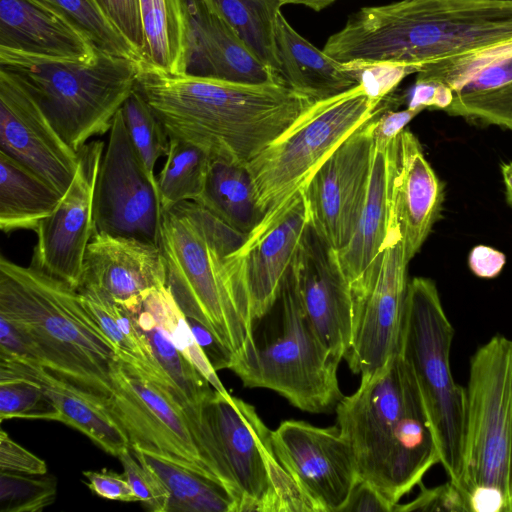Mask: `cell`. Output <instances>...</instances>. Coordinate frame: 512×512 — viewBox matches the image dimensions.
I'll use <instances>...</instances> for the list:
<instances>
[{
    "label": "cell",
    "instance_id": "6",
    "mask_svg": "<svg viewBox=\"0 0 512 512\" xmlns=\"http://www.w3.org/2000/svg\"><path fill=\"white\" fill-rule=\"evenodd\" d=\"M462 459L450 483L462 511L512 512V339L496 334L469 362Z\"/></svg>",
    "mask_w": 512,
    "mask_h": 512
},
{
    "label": "cell",
    "instance_id": "27",
    "mask_svg": "<svg viewBox=\"0 0 512 512\" xmlns=\"http://www.w3.org/2000/svg\"><path fill=\"white\" fill-rule=\"evenodd\" d=\"M278 75L312 102L341 94L360 84L357 70L319 50L287 21L280 11L275 21Z\"/></svg>",
    "mask_w": 512,
    "mask_h": 512
},
{
    "label": "cell",
    "instance_id": "8",
    "mask_svg": "<svg viewBox=\"0 0 512 512\" xmlns=\"http://www.w3.org/2000/svg\"><path fill=\"white\" fill-rule=\"evenodd\" d=\"M198 428L205 465L235 498L238 512H316L277 460L272 430L253 405L214 390L201 406Z\"/></svg>",
    "mask_w": 512,
    "mask_h": 512
},
{
    "label": "cell",
    "instance_id": "38",
    "mask_svg": "<svg viewBox=\"0 0 512 512\" xmlns=\"http://www.w3.org/2000/svg\"><path fill=\"white\" fill-rule=\"evenodd\" d=\"M121 113L131 141L153 177L157 160L169 150V135L151 106L136 88L125 100Z\"/></svg>",
    "mask_w": 512,
    "mask_h": 512
},
{
    "label": "cell",
    "instance_id": "14",
    "mask_svg": "<svg viewBox=\"0 0 512 512\" xmlns=\"http://www.w3.org/2000/svg\"><path fill=\"white\" fill-rule=\"evenodd\" d=\"M111 381L112 394L104 407L130 446L164 454L212 476L199 449L197 427L171 394L119 358L112 364Z\"/></svg>",
    "mask_w": 512,
    "mask_h": 512
},
{
    "label": "cell",
    "instance_id": "35",
    "mask_svg": "<svg viewBox=\"0 0 512 512\" xmlns=\"http://www.w3.org/2000/svg\"><path fill=\"white\" fill-rule=\"evenodd\" d=\"M203 1L236 32L266 66L278 74L275 21L282 7L279 0Z\"/></svg>",
    "mask_w": 512,
    "mask_h": 512
},
{
    "label": "cell",
    "instance_id": "20",
    "mask_svg": "<svg viewBox=\"0 0 512 512\" xmlns=\"http://www.w3.org/2000/svg\"><path fill=\"white\" fill-rule=\"evenodd\" d=\"M0 152L64 195L79 155L59 135L28 93L0 71Z\"/></svg>",
    "mask_w": 512,
    "mask_h": 512
},
{
    "label": "cell",
    "instance_id": "3",
    "mask_svg": "<svg viewBox=\"0 0 512 512\" xmlns=\"http://www.w3.org/2000/svg\"><path fill=\"white\" fill-rule=\"evenodd\" d=\"M335 411L359 479L394 507L440 463L416 379L400 351L383 369L360 379Z\"/></svg>",
    "mask_w": 512,
    "mask_h": 512
},
{
    "label": "cell",
    "instance_id": "29",
    "mask_svg": "<svg viewBox=\"0 0 512 512\" xmlns=\"http://www.w3.org/2000/svg\"><path fill=\"white\" fill-rule=\"evenodd\" d=\"M134 456L166 486L168 512H238L237 501L214 477L164 454L131 445Z\"/></svg>",
    "mask_w": 512,
    "mask_h": 512
},
{
    "label": "cell",
    "instance_id": "4",
    "mask_svg": "<svg viewBox=\"0 0 512 512\" xmlns=\"http://www.w3.org/2000/svg\"><path fill=\"white\" fill-rule=\"evenodd\" d=\"M246 236L194 201L162 211L159 246L167 287L185 316L232 353L230 370L256 349L255 323L232 260Z\"/></svg>",
    "mask_w": 512,
    "mask_h": 512
},
{
    "label": "cell",
    "instance_id": "44",
    "mask_svg": "<svg viewBox=\"0 0 512 512\" xmlns=\"http://www.w3.org/2000/svg\"><path fill=\"white\" fill-rule=\"evenodd\" d=\"M88 488L96 495L123 502L138 501L126 476L112 470L84 471Z\"/></svg>",
    "mask_w": 512,
    "mask_h": 512
},
{
    "label": "cell",
    "instance_id": "22",
    "mask_svg": "<svg viewBox=\"0 0 512 512\" xmlns=\"http://www.w3.org/2000/svg\"><path fill=\"white\" fill-rule=\"evenodd\" d=\"M84 285L97 286L128 310H135L148 293L167 285L160 246L135 238L93 233L80 287Z\"/></svg>",
    "mask_w": 512,
    "mask_h": 512
},
{
    "label": "cell",
    "instance_id": "11",
    "mask_svg": "<svg viewBox=\"0 0 512 512\" xmlns=\"http://www.w3.org/2000/svg\"><path fill=\"white\" fill-rule=\"evenodd\" d=\"M279 301L276 335L261 345L256 343L254 354L231 370L246 387L272 390L305 412H329L344 396L337 377L340 362L310 324L291 268Z\"/></svg>",
    "mask_w": 512,
    "mask_h": 512
},
{
    "label": "cell",
    "instance_id": "24",
    "mask_svg": "<svg viewBox=\"0 0 512 512\" xmlns=\"http://www.w3.org/2000/svg\"><path fill=\"white\" fill-rule=\"evenodd\" d=\"M398 138L388 145L374 143L365 198L347 244L336 251L350 286L365 277L386 245L392 225V185Z\"/></svg>",
    "mask_w": 512,
    "mask_h": 512
},
{
    "label": "cell",
    "instance_id": "26",
    "mask_svg": "<svg viewBox=\"0 0 512 512\" xmlns=\"http://www.w3.org/2000/svg\"><path fill=\"white\" fill-rule=\"evenodd\" d=\"M0 48L69 60H90L98 53L67 22L34 0H0Z\"/></svg>",
    "mask_w": 512,
    "mask_h": 512
},
{
    "label": "cell",
    "instance_id": "12",
    "mask_svg": "<svg viewBox=\"0 0 512 512\" xmlns=\"http://www.w3.org/2000/svg\"><path fill=\"white\" fill-rule=\"evenodd\" d=\"M408 264L399 229L393 224L377 261L351 287L353 341L345 360L360 379L373 376L400 351Z\"/></svg>",
    "mask_w": 512,
    "mask_h": 512
},
{
    "label": "cell",
    "instance_id": "32",
    "mask_svg": "<svg viewBox=\"0 0 512 512\" xmlns=\"http://www.w3.org/2000/svg\"><path fill=\"white\" fill-rule=\"evenodd\" d=\"M444 112L480 126L512 131V56L485 68L454 90Z\"/></svg>",
    "mask_w": 512,
    "mask_h": 512
},
{
    "label": "cell",
    "instance_id": "15",
    "mask_svg": "<svg viewBox=\"0 0 512 512\" xmlns=\"http://www.w3.org/2000/svg\"><path fill=\"white\" fill-rule=\"evenodd\" d=\"M275 456L316 512H342L360 480L351 448L337 425L285 420L272 430Z\"/></svg>",
    "mask_w": 512,
    "mask_h": 512
},
{
    "label": "cell",
    "instance_id": "43",
    "mask_svg": "<svg viewBox=\"0 0 512 512\" xmlns=\"http://www.w3.org/2000/svg\"><path fill=\"white\" fill-rule=\"evenodd\" d=\"M0 471L25 475L47 474L45 461L0 431Z\"/></svg>",
    "mask_w": 512,
    "mask_h": 512
},
{
    "label": "cell",
    "instance_id": "13",
    "mask_svg": "<svg viewBox=\"0 0 512 512\" xmlns=\"http://www.w3.org/2000/svg\"><path fill=\"white\" fill-rule=\"evenodd\" d=\"M161 221L156 177L145 167L119 110L96 178L93 233L159 245Z\"/></svg>",
    "mask_w": 512,
    "mask_h": 512
},
{
    "label": "cell",
    "instance_id": "21",
    "mask_svg": "<svg viewBox=\"0 0 512 512\" xmlns=\"http://www.w3.org/2000/svg\"><path fill=\"white\" fill-rule=\"evenodd\" d=\"M182 4L181 75L243 84L284 83L203 0H182Z\"/></svg>",
    "mask_w": 512,
    "mask_h": 512
},
{
    "label": "cell",
    "instance_id": "34",
    "mask_svg": "<svg viewBox=\"0 0 512 512\" xmlns=\"http://www.w3.org/2000/svg\"><path fill=\"white\" fill-rule=\"evenodd\" d=\"M145 37L144 67L181 75L184 56L182 0H140Z\"/></svg>",
    "mask_w": 512,
    "mask_h": 512
},
{
    "label": "cell",
    "instance_id": "9",
    "mask_svg": "<svg viewBox=\"0 0 512 512\" xmlns=\"http://www.w3.org/2000/svg\"><path fill=\"white\" fill-rule=\"evenodd\" d=\"M454 334L435 282L426 277L409 280L400 353L416 379L450 483L461 468L465 407L464 387L455 382L450 366Z\"/></svg>",
    "mask_w": 512,
    "mask_h": 512
},
{
    "label": "cell",
    "instance_id": "45",
    "mask_svg": "<svg viewBox=\"0 0 512 512\" xmlns=\"http://www.w3.org/2000/svg\"><path fill=\"white\" fill-rule=\"evenodd\" d=\"M419 495L407 504H397L393 512L408 511H462L459 497L453 486L447 481L445 484L427 489L421 484Z\"/></svg>",
    "mask_w": 512,
    "mask_h": 512
},
{
    "label": "cell",
    "instance_id": "23",
    "mask_svg": "<svg viewBox=\"0 0 512 512\" xmlns=\"http://www.w3.org/2000/svg\"><path fill=\"white\" fill-rule=\"evenodd\" d=\"M444 201V185L427 161L418 138L407 128L398 138L392 185V222L399 229L405 258L420 251Z\"/></svg>",
    "mask_w": 512,
    "mask_h": 512
},
{
    "label": "cell",
    "instance_id": "51",
    "mask_svg": "<svg viewBox=\"0 0 512 512\" xmlns=\"http://www.w3.org/2000/svg\"><path fill=\"white\" fill-rule=\"evenodd\" d=\"M503 184L505 187V199L512 208V160L500 165Z\"/></svg>",
    "mask_w": 512,
    "mask_h": 512
},
{
    "label": "cell",
    "instance_id": "42",
    "mask_svg": "<svg viewBox=\"0 0 512 512\" xmlns=\"http://www.w3.org/2000/svg\"><path fill=\"white\" fill-rule=\"evenodd\" d=\"M96 1L108 20L144 60L146 42L141 19L140 0Z\"/></svg>",
    "mask_w": 512,
    "mask_h": 512
},
{
    "label": "cell",
    "instance_id": "39",
    "mask_svg": "<svg viewBox=\"0 0 512 512\" xmlns=\"http://www.w3.org/2000/svg\"><path fill=\"white\" fill-rule=\"evenodd\" d=\"M57 494L53 476L0 471V512H38L51 505Z\"/></svg>",
    "mask_w": 512,
    "mask_h": 512
},
{
    "label": "cell",
    "instance_id": "33",
    "mask_svg": "<svg viewBox=\"0 0 512 512\" xmlns=\"http://www.w3.org/2000/svg\"><path fill=\"white\" fill-rule=\"evenodd\" d=\"M230 227L248 234L263 218L245 165L212 160L196 202Z\"/></svg>",
    "mask_w": 512,
    "mask_h": 512
},
{
    "label": "cell",
    "instance_id": "47",
    "mask_svg": "<svg viewBox=\"0 0 512 512\" xmlns=\"http://www.w3.org/2000/svg\"><path fill=\"white\" fill-rule=\"evenodd\" d=\"M422 110L406 108L404 110L384 109L376 118L373 136L374 143L388 145L406 129L407 124Z\"/></svg>",
    "mask_w": 512,
    "mask_h": 512
},
{
    "label": "cell",
    "instance_id": "49",
    "mask_svg": "<svg viewBox=\"0 0 512 512\" xmlns=\"http://www.w3.org/2000/svg\"><path fill=\"white\" fill-rule=\"evenodd\" d=\"M394 506L371 484L359 480L342 512H393Z\"/></svg>",
    "mask_w": 512,
    "mask_h": 512
},
{
    "label": "cell",
    "instance_id": "48",
    "mask_svg": "<svg viewBox=\"0 0 512 512\" xmlns=\"http://www.w3.org/2000/svg\"><path fill=\"white\" fill-rule=\"evenodd\" d=\"M453 90L433 82H415L408 96V108L445 110L452 102Z\"/></svg>",
    "mask_w": 512,
    "mask_h": 512
},
{
    "label": "cell",
    "instance_id": "17",
    "mask_svg": "<svg viewBox=\"0 0 512 512\" xmlns=\"http://www.w3.org/2000/svg\"><path fill=\"white\" fill-rule=\"evenodd\" d=\"M103 153V141L91 140L80 148L71 185L35 230L37 241L29 266L75 289L80 287L93 235L94 191Z\"/></svg>",
    "mask_w": 512,
    "mask_h": 512
},
{
    "label": "cell",
    "instance_id": "5",
    "mask_svg": "<svg viewBox=\"0 0 512 512\" xmlns=\"http://www.w3.org/2000/svg\"><path fill=\"white\" fill-rule=\"evenodd\" d=\"M0 317L22 338L19 357L38 363L103 405L110 398L116 350L77 289L1 256Z\"/></svg>",
    "mask_w": 512,
    "mask_h": 512
},
{
    "label": "cell",
    "instance_id": "1",
    "mask_svg": "<svg viewBox=\"0 0 512 512\" xmlns=\"http://www.w3.org/2000/svg\"><path fill=\"white\" fill-rule=\"evenodd\" d=\"M137 89L169 137L238 165H246L314 103L282 82L243 84L144 66Z\"/></svg>",
    "mask_w": 512,
    "mask_h": 512
},
{
    "label": "cell",
    "instance_id": "19",
    "mask_svg": "<svg viewBox=\"0 0 512 512\" xmlns=\"http://www.w3.org/2000/svg\"><path fill=\"white\" fill-rule=\"evenodd\" d=\"M291 272L310 324L331 355L341 362L353 341L351 286L336 250L310 223L293 259Z\"/></svg>",
    "mask_w": 512,
    "mask_h": 512
},
{
    "label": "cell",
    "instance_id": "2",
    "mask_svg": "<svg viewBox=\"0 0 512 512\" xmlns=\"http://www.w3.org/2000/svg\"><path fill=\"white\" fill-rule=\"evenodd\" d=\"M512 41V0H400L362 7L323 51L341 63L424 64Z\"/></svg>",
    "mask_w": 512,
    "mask_h": 512
},
{
    "label": "cell",
    "instance_id": "30",
    "mask_svg": "<svg viewBox=\"0 0 512 512\" xmlns=\"http://www.w3.org/2000/svg\"><path fill=\"white\" fill-rule=\"evenodd\" d=\"M63 194L0 152V229L5 234L36 230Z\"/></svg>",
    "mask_w": 512,
    "mask_h": 512
},
{
    "label": "cell",
    "instance_id": "16",
    "mask_svg": "<svg viewBox=\"0 0 512 512\" xmlns=\"http://www.w3.org/2000/svg\"><path fill=\"white\" fill-rule=\"evenodd\" d=\"M382 111L341 142L302 187L310 225L336 251L349 241L365 198Z\"/></svg>",
    "mask_w": 512,
    "mask_h": 512
},
{
    "label": "cell",
    "instance_id": "7",
    "mask_svg": "<svg viewBox=\"0 0 512 512\" xmlns=\"http://www.w3.org/2000/svg\"><path fill=\"white\" fill-rule=\"evenodd\" d=\"M142 64L98 52L90 60L53 59L0 48V71L35 101L62 139L79 151L109 132L137 88Z\"/></svg>",
    "mask_w": 512,
    "mask_h": 512
},
{
    "label": "cell",
    "instance_id": "36",
    "mask_svg": "<svg viewBox=\"0 0 512 512\" xmlns=\"http://www.w3.org/2000/svg\"><path fill=\"white\" fill-rule=\"evenodd\" d=\"M166 161L156 177L162 211L200 198L211 166V156L185 140L169 137Z\"/></svg>",
    "mask_w": 512,
    "mask_h": 512
},
{
    "label": "cell",
    "instance_id": "41",
    "mask_svg": "<svg viewBox=\"0 0 512 512\" xmlns=\"http://www.w3.org/2000/svg\"><path fill=\"white\" fill-rule=\"evenodd\" d=\"M124 475L137 499L151 512L169 511V492L159 476L140 462L128 448L119 455Z\"/></svg>",
    "mask_w": 512,
    "mask_h": 512
},
{
    "label": "cell",
    "instance_id": "25",
    "mask_svg": "<svg viewBox=\"0 0 512 512\" xmlns=\"http://www.w3.org/2000/svg\"><path fill=\"white\" fill-rule=\"evenodd\" d=\"M9 377L24 378L39 384L58 410V421L83 433L106 453L119 457L130 448L126 433L101 402L38 363L0 352V378Z\"/></svg>",
    "mask_w": 512,
    "mask_h": 512
},
{
    "label": "cell",
    "instance_id": "28",
    "mask_svg": "<svg viewBox=\"0 0 512 512\" xmlns=\"http://www.w3.org/2000/svg\"><path fill=\"white\" fill-rule=\"evenodd\" d=\"M77 290L81 294L85 307L114 346L117 358L164 388L188 413L180 393L154 357L146 337L136 323L133 312L117 303L97 286L84 285Z\"/></svg>",
    "mask_w": 512,
    "mask_h": 512
},
{
    "label": "cell",
    "instance_id": "50",
    "mask_svg": "<svg viewBox=\"0 0 512 512\" xmlns=\"http://www.w3.org/2000/svg\"><path fill=\"white\" fill-rule=\"evenodd\" d=\"M505 263L506 256L503 252L482 244L473 247L468 255V266L471 272L483 279L497 277Z\"/></svg>",
    "mask_w": 512,
    "mask_h": 512
},
{
    "label": "cell",
    "instance_id": "40",
    "mask_svg": "<svg viewBox=\"0 0 512 512\" xmlns=\"http://www.w3.org/2000/svg\"><path fill=\"white\" fill-rule=\"evenodd\" d=\"M25 418L58 421L59 412L42 387L24 378H0V420Z\"/></svg>",
    "mask_w": 512,
    "mask_h": 512
},
{
    "label": "cell",
    "instance_id": "37",
    "mask_svg": "<svg viewBox=\"0 0 512 512\" xmlns=\"http://www.w3.org/2000/svg\"><path fill=\"white\" fill-rule=\"evenodd\" d=\"M67 22L97 52L144 64L141 55L113 26L96 0H34Z\"/></svg>",
    "mask_w": 512,
    "mask_h": 512
},
{
    "label": "cell",
    "instance_id": "18",
    "mask_svg": "<svg viewBox=\"0 0 512 512\" xmlns=\"http://www.w3.org/2000/svg\"><path fill=\"white\" fill-rule=\"evenodd\" d=\"M309 213L302 189L266 212L232 260L256 325L279 300Z\"/></svg>",
    "mask_w": 512,
    "mask_h": 512
},
{
    "label": "cell",
    "instance_id": "10",
    "mask_svg": "<svg viewBox=\"0 0 512 512\" xmlns=\"http://www.w3.org/2000/svg\"><path fill=\"white\" fill-rule=\"evenodd\" d=\"M394 99L392 94L373 98L359 84L312 103L245 165L260 211L265 214L302 189L341 142Z\"/></svg>",
    "mask_w": 512,
    "mask_h": 512
},
{
    "label": "cell",
    "instance_id": "31",
    "mask_svg": "<svg viewBox=\"0 0 512 512\" xmlns=\"http://www.w3.org/2000/svg\"><path fill=\"white\" fill-rule=\"evenodd\" d=\"M154 290L132 312L154 357L183 398L188 416L194 420L199 416L202 403L215 389L173 342L162 321Z\"/></svg>",
    "mask_w": 512,
    "mask_h": 512
},
{
    "label": "cell",
    "instance_id": "46",
    "mask_svg": "<svg viewBox=\"0 0 512 512\" xmlns=\"http://www.w3.org/2000/svg\"><path fill=\"white\" fill-rule=\"evenodd\" d=\"M187 320L197 343L214 370L217 372L230 369L233 364L232 353L203 324L189 317Z\"/></svg>",
    "mask_w": 512,
    "mask_h": 512
}]
</instances>
